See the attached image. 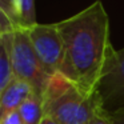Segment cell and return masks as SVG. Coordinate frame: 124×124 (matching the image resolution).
Masks as SVG:
<instances>
[{"instance_id":"obj_8","label":"cell","mask_w":124,"mask_h":124,"mask_svg":"<svg viewBox=\"0 0 124 124\" xmlns=\"http://www.w3.org/2000/svg\"><path fill=\"white\" fill-rule=\"evenodd\" d=\"M17 111L24 124H40L43 117L46 116L43 97L33 93Z\"/></svg>"},{"instance_id":"obj_3","label":"cell","mask_w":124,"mask_h":124,"mask_svg":"<svg viewBox=\"0 0 124 124\" xmlns=\"http://www.w3.org/2000/svg\"><path fill=\"white\" fill-rule=\"evenodd\" d=\"M12 64L15 76L20 80L27 81L33 88V92L43 97L52 76H49L44 70L32 46L28 30L19 28L14 32Z\"/></svg>"},{"instance_id":"obj_9","label":"cell","mask_w":124,"mask_h":124,"mask_svg":"<svg viewBox=\"0 0 124 124\" xmlns=\"http://www.w3.org/2000/svg\"><path fill=\"white\" fill-rule=\"evenodd\" d=\"M15 9L20 28L30 30L38 24L35 11V0H15Z\"/></svg>"},{"instance_id":"obj_2","label":"cell","mask_w":124,"mask_h":124,"mask_svg":"<svg viewBox=\"0 0 124 124\" xmlns=\"http://www.w3.org/2000/svg\"><path fill=\"white\" fill-rule=\"evenodd\" d=\"M43 101L46 115L60 124H88L101 104L96 91L88 93L78 88L62 73L51 78Z\"/></svg>"},{"instance_id":"obj_1","label":"cell","mask_w":124,"mask_h":124,"mask_svg":"<svg viewBox=\"0 0 124 124\" xmlns=\"http://www.w3.org/2000/svg\"><path fill=\"white\" fill-rule=\"evenodd\" d=\"M64 43L60 72L78 88L92 93L116 49L109 39V19L101 1L57 23Z\"/></svg>"},{"instance_id":"obj_13","label":"cell","mask_w":124,"mask_h":124,"mask_svg":"<svg viewBox=\"0 0 124 124\" xmlns=\"http://www.w3.org/2000/svg\"><path fill=\"white\" fill-rule=\"evenodd\" d=\"M40 124H60L57 120H55L54 117H51V116H48V115H46L43 117V120H41V123Z\"/></svg>"},{"instance_id":"obj_7","label":"cell","mask_w":124,"mask_h":124,"mask_svg":"<svg viewBox=\"0 0 124 124\" xmlns=\"http://www.w3.org/2000/svg\"><path fill=\"white\" fill-rule=\"evenodd\" d=\"M12 44L14 32L0 35V91L16 79L12 64Z\"/></svg>"},{"instance_id":"obj_6","label":"cell","mask_w":124,"mask_h":124,"mask_svg":"<svg viewBox=\"0 0 124 124\" xmlns=\"http://www.w3.org/2000/svg\"><path fill=\"white\" fill-rule=\"evenodd\" d=\"M33 93V88L27 81L17 78L14 79L6 88L0 91V116L17 111Z\"/></svg>"},{"instance_id":"obj_4","label":"cell","mask_w":124,"mask_h":124,"mask_svg":"<svg viewBox=\"0 0 124 124\" xmlns=\"http://www.w3.org/2000/svg\"><path fill=\"white\" fill-rule=\"evenodd\" d=\"M32 46L43 64L46 72L54 76L60 72L64 60V43L57 23L36 24L28 30Z\"/></svg>"},{"instance_id":"obj_12","label":"cell","mask_w":124,"mask_h":124,"mask_svg":"<svg viewBox=\"0 0 124 124\" xmlns=\"http://www.w3.org/2000/svg\"><path fill=\"white\" fill-rule=\"evenodd\" d=\"M112 121L113 124H124V111H119L116 113H112Z\"/></svg>"},{"instance_id":"obj_5","label":"cell","mask_w":124,"mask_h":124,"mask_svg":"<svg viewBox=\"0 0 124 124\" xmlns=\"http://www.w3.org/2000/svg\"><path fill=\"white\" fill-rule=\"evenodd\" d=\"M101 104L112 115L124 111V47L115 51L96 85Z\"/></svg>"},{"instance_id":"obj_11","label":"cell","mask_w":124,"mask_h":124,"mask_svg":"<svg viewBox=\"0 0 124 124\" xmlns=\"http://www.w3.org/2000/svg\"><path fill=\"white\" fill-rule=\"evenodd\" d=\"M0 124H24L19 111H12L4 116H0Z\"/></svg>"},{"instance_id":"obj_10","label":"cell","mask_w":124,"mask_h":124,"mask_svg":"<svg viewBox=\"0 0 124 124\" xmlns=\"http://www.w3.org/2000/svg\"><path fill=\"white\" fill-rule=\"evenodd\" d=\"M88 124H113V121L111 113L103 107V104H100L96 112H95L93 117L91 119V121Z\"/></svg>"}]
</instances>
